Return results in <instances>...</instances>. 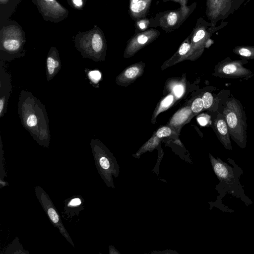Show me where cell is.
<instances>
[{
	"mask_svg": "<svg viewBox=\"0 0 254 254\" xmlns=\"http://www.w3.org/2000/svg\"><path fill=\"white\" fill-rule=\"evenodd\" d=\"M26 123L27 125L30 127L35 126L37 123L36 116L34 115H30L27 119Z\"/></svg>",
	"mask_w": 254,
	"mask_h": 254,
	"instance_id": "obj_21",
	"label": "cell"
},
{
	"mask_svg": "<svg viewBox=\"0 0 254 254\" xmlns=\"http://www.w3.org/2000/svg\"><path fill=\"white\" fill-rule=\"evenodd\" d=\"M230 94V90L225 89L220 90L219 93L215 97L210 92H205L202 97L203 108L209 109L215 105L216 112L218 111L219 112L220 108V112L222 107Z\"/></svg>",
	"mask_w": 254,
	"mask_h": 254,
	"instance_id": "obj_8",
	"label": "cell"
},
{
	"mask_svg": "<svg viewBox=\"0 0 254 254\" xmlns=\"http://www.w3.org/2000/svg\"><path fill=\"white\" fill-rule=\"evenodd\" d=\"M197 121L202 126H205L208 123L207 119L204 117H199L197 119Z\"/></svg>",
	"mask_w": 254,
	"mask_h": 254,
	"instance_id": "obj_26",
	"label": "cell"
},
{
	"mask_svg": "<svg viewBox=\"0 0 254 254\" xmlns=\"http://www.w3.org/2000/svg\"><path fill=\"white\" fill-rule=\"evenodd\" d=\"M146 3L143 0L137 1L131 6V10L134 12H139L144 9Z\"/></svg>",
	"mask_w": 254,
	"mask_h": 254,
	"instance_id": "obj_17",
	"label": "cell"
},
{
	"mask_svg": "<svg viewBox=\"0 0 254 254\" xmlns=\"http://www.w3.org/2000/svg\"><path fill=\"white\" fill-rule=\"evenodd\" d=\"M50 0V1H53V0Z\"/></svg>",
	"mask_w": 254,
	"mask_h": 254,
	"instance_id": "obj_32",
	"label": "cell"
},
{
	"mask_svg": "<svg viewBox=\"0 0 254 254\" xmlns=\"http://www.w3.org/2000/svg\"><path fill=\"white\" fill-rule=\"evenodd\" d=\"M73 2L75 5H76L77 6H81L83 2L82 0H72Z\"/></svg>",
	"mask_w": 254,
	"mask_h": 254,
	"instance_id": "obj_28",
	"label": "cell"
},
{
	"mask_svg": "<svg viewBox=\"0 0 254 254\" xmlns=\"http://www.w3.org/2000/svg\"><path fill=\"white\" fill-rule=\"evenodd\" d=\"M248 63L246 59L226 58L215 65L213 74L220 78L248 80L254 76L252 71L244 66Z\"/></svg>",
	"mask_w": 254,
	"mask_h": 254,
	"instance_id": "obj_4",
	"label": "cell"
},
{
	"mask_svg": "<svg viewBox=\"0 0 254 254\" xmlns=\"http://www.w3.org/2000/svg\"><path fill=\"white\" fill-rule=\"evenodd\" d=\"M234 52L243 59H254V47H241L234 50Z\"/></svg>",
	"mask_w": 254,
	"mask_h": 254,
	"instance_id": "obj_10",
	"label": "cell"
},
{
	"mask_svg": "<svg viewBox=\"0 0 254 254\" xmlns=\"http://www.w3.org/2000/svg\"><path fill=\"white\" fill-rule=\"evenodd\" d=\"M190 49V45L188 43H185L180 47L179 53L180 55H184L189 51Z\"/></svg>",
	"mask_w": 254,
	"mask_h": 254,
	"instance_id": "obj_22",
	"label": "cell"
},
{
	"mask_svg": "<svg viewBox=\"0 0 254 254\" xmlns=\"http://www.w3.org/2000/svg\"><path fill=\"white\" fill-rule=\"evenodd\" d=\"M205 36V32L203 30H199L193 38V41L197 42L202 39Z\"/></svg>",
	"mask_w": 254,
	"mask_h": 254,
	"instance_id": "obj_23",
	"label": "cell"
},
{
	"mask_svg": "<svg viewBox=\"0 0 254 254\" xmlns=\"http://www.w3.org/2000/svg\"><path fill=\"white\" fill-rule=\"evenodd\" d=\"M173 90L175 95L177 97H180L183 94V87L181 85H178L174 87Z\"/></svg>",
	"mask_w": 254,
	"mask_h": 254,
	"instance_id": "obj_24",
	"label": "cell"
},
{
	"mask_svg": "<svg viewBox=\"0 0 254 254\" xmlns=\"http://www.w3.org/2000/svg\"><path fill=\"white\" fill-rule=\"evenodd\" d=\"M203 109V103L202 98L195 99L191 106V109L193 112L197 113Z\"/></svg>",
	"mask_w": 254,
	"mask_h": 254,
	"instance_id": "obj_14",
	"label": "cell"
},
{
	"mask_svg": "<svg viewBox=\"0 0 254 254\" xmlns=\"http://www.w3.org/2000/svg\"><path fill=\"white\" fill-rule=\"evenodd\" d=\"M3 47L8 51H15L19 48L20 43L16 40L9 39L4 42Z\"/></svg>",
	"mask_w": 254,
	"mask_h": 254,
	"instance_id": "obj_13",
	"label": "cell"
},
{
	"mask_svg": "<svg viewBox=\"0 0 254 254\" xmlns=\"http://www.w3.org/2000/svg\"><path fill=\"white\" fill-rule=\"evenodd\" d=\"M93 156L97 171L108 187L115 188L113 177L119 176V167L114 156L100 144L91 143Z\"/></svg>",
	"mask_w": 254,
	"mask_h": 254,
	"instance_id": "obj_3",
	"label": "cell"
},
{
	"mask_svg": "<svg viewBox=\"0 0 254 254\" xmlns=\"http://www.w3.org/2000/svg\"><path fill=\"white\" fill-rule=\"evenodd\" d=\"M214 129L218 139L225 149L232 150L230 135L225 119L222 113L217 112L214 120Z\"/></svg>",
	"mask_w": 254,
	"mask_h": 254,
	"instance_id": "obj_6",
	"label": "cell"
},
{
	"mask_svg": "<svg viewBox=\"0 0 254 254\" xmlns=\"http://www.w3.org/2000/svg\"><path fill=\"white\" fill-rule=\"evenodd\" d=\"M173 100V97L172 95H169L165 98L162 102L161 105L163 107H167L170 105Z\"/></svg>",
	"mask_w": 254,
	"mask_h": 254,
	"instance_id": "obj_25",
	"label": "cell"
},
{
	"mask_svg": "<svg viewBox=\"0 0 254 254\" xmlns=\"http://www.w3.org/2000/svg\"><path fill=\"white\" fill-rule=\"evenodd\" d=\"M148 40L147 37L145 35H140L138 37L137 41L139 43L143 44L145 43Z\"/></svg>",
	"mask_w": 254,
	"mask_h": 254,
	"instance_id": "obj_27",
	"label": "cell"
},
{
	"mask_svg": "<svg viewBox=\"0 0 254 254\" xmlns=\"http://www.w3.org/2000/svg\"><path fill=\"white\" fill-rule=\"evenodd\" d=\"M139 72V68L137 66H132L127 69L125 72V76L127 78L135 77Z\"/></svg>",
	"mask_w": 254,
	"mask_h": 254,
	"instance_id": "obj_15",
	"label": "cell"
},
{
	"mask_svg": "<svg viewBox=\"0 0 254 254\" xmlns=\"http://www.w3.org/2000/svg\"><path fill=\"white\" fill-rule=\"evenodd\" d=\"M59 66V62L55 60L53 57H49L47 60V67L48 73L50 75L53 74L55 70Z\"/></svg>",
	"mask_w": 254,
	"mask_h": 254,
	"instance_id": "obj_12",
	"label": "cell"
},
{
	"mask_svg": "<svg viewBox=\"0 0 254 254\" xmlns=\"http://www.w3.org/2000/svg\"><path fill=\"white\" fill-rule=\"evenodd\" d=\"M209 158L214 173L219 180V184L217 185L216 189L220 193L219 198H223L226 193L233 194L237 197H240L246 204L252 203L244 194V190L239 182V177L243 174L242 169L238 166L231 159L228 161L233 166L231 167L222 161L219 158L216 159L209 154Z\"/></svg>",
	"mask_w": 254,
	"mask_h": 254,
	"instance_id": "obj_1",
	"label": "cell"
},
{
	"mask_svg": "<svg viewBox=\"0 0 254 254\" xmlns=\"http://www.w3.org/2000/svg\"><path fill=\"white\" fill-rule=\"evenodd\" d=\"M2 152L1 150L0 161V181H5L4 178L6 176V173L4 168V159L3 158Z\"/></svg>",
	"mask_w": 254,
	"mask_h": 254,
	"instance_id": "obj_19",
	"label": "cell"
},
{
	"mask_svg": "<svg viewBox=\"0 0 254 254\" xmlns=\"http://www.w3.org/2000/svg\"><path fill=\"white\" fill-rule=\"evenodd\" d=\"M177 20V15L175 12H172L169 13L167 18V21L169 25H174Z\"/></svg>",
	"mask_w": 254,
	"mask_h": 254,
	"instance_id": "obj_20",
	"label": "cell"
},
{
	"mask_svg": "<svg viewBox=\"0 0 254 254\" xmlns=\"http://www.w3.org/2000/svg\"><path fill=\"white\" fill-rule=\"evenodd\" d=\"M139 27H140L141 29H143V28H145V25L144 23H140L139 24Z\"/></svg>",
	"mask_w": 254,
	"mask_h": 254,
	"instance_id": "obj_30",
	"label": "cell"
},
{
	"mask_svg": "<svg viewBox=\"0 0 254 254\" xmlns=\"http://www.w3.org/2000/svg\"><path fill=\"white\" fill-rule=\"evenodd\" d=\"M92 46L93 49L96 52H100L103 47L102 39L98 34L93 35L92 39Z\"/></svg>",
	"mask_w": 254,
	"mask_h": 254,
	"instance_id": "obj_11",
	"label": "cell"
},
{
	"mask_svg": "<svg viewBox=\"0 0 254 254\" xmlns=\"http://www.w3.org/2000/svg\"><path fill=\"white\" fill-rule=\"evenodd\" d=\"M4 99H1L0 101V113L1 114L2 111L4 107Z\"/></svg>",
	"mask_w": 254,
	"mask_h": 254,
	"instance_id": "obj_29",
	"label": "cell"
},
{
	"mask_svg": "<svg viewBox=\"0 0 254 254\" xmlns=\"http://www.w3.org/2000/svg\"><path fill=\"white\" fill-rule=\"evenodd\" d=\"M221 113L225 119L231 138L241 148H245L247 142V123L242 103L233 97H229Z\"/></svg>",
	"mask_w": 254,
	"mask_h": 254,
	"instance_id": "obj_2",
	"label": "cell"
},
{
	"mask_svg": "<svg viewBox=\"0 0 254 254\" xmlns=\"http://www.w3.org/2000/svg\"><path fill=\"white\" fill-rule=\"evenodd\" d=\"M36 196L51 223L58 228L62 236L73 247L74 245L67 231L64 226L60 214L49 195L40 186L35 187Z\"/></svg>",
	"mask_w": 254,
	"mask_h": 254,
	"instance_id": "obj_5",
	"label": "cell"
},
{
	"mask_svg": "<svg viewBox=\"0 0 254 254\" xmlns=\"http://www.w3.org/2000/svg\"><path fill=\"white\" fill-rule=\"evenodd\" d=\"M89 77L93 82L96 83L100 79L101 74L98 70H92L89 73Z\"/></svg>",
	"mask_w": 254,
	"mask_h": 254,
	"instance_id": "obj_18",
	"label": "cell"
},
{
	"mask_svg": "<svg viewBox=\"0 0 254 254\" xmlns=\"http://www.w3.org/2000/svg\"><path fill=\"white\" fill-rule=\"evenodd\" d=\"M172 133L171 129L167 127H163L159 128L157 132L156 135L159 138L169 136Z\"/></svg>",
	"mask_w": 254,
	"mask_h": 254,
	"instance_id": "obj_16",
	"label": "cell"
},
{
	"mask_svg": "<svg viewBox=\"0 0 254 254\" xmlns=\"http://www.w3.org/2000/svg\"><path fill=\"white\" fill-rule=\"evenodd\" d=\"M137 1H138V0H132V2L134 3L137 2Z\"/></svg>",
	"mask_w": 254,
	"mask_h": 254,
	"instance_id": "obj_31",
	"label": "cell"
},
{
	"mask_svg": "<svg viewBox=\"0 0 254 254\" xmlns=\"http://www.w3.org/2000/svg\"><path fill=\"white\" fill-rule=\"evenodd\" d=\"M63 217L66 220L73 216H78L80 212L84 209V199L80 195H74L67 198L64 201Z\"/></svg>",
	"mask_w": 254,
	"mask_h": 254,
	"instance_id": "obj_7",
	"label": "cell"
},
{
	"mask_svg": "<svg viewBox=\"0 0 254 254\" xmlns=\"http://www.w3.org/2000/svg\"><path fill=\"white\" fill-rule=\"evenodd\" d=\"M5 254H29V253L25 250L21 243L19 242V239L16 237L11 244L9 245L4 252Z\"/></svg>",
	"mask_w": 254,
	"mask_h": 254,
	"instance_id": "obj_9",
	"label": "cell"
}]
</instances>
